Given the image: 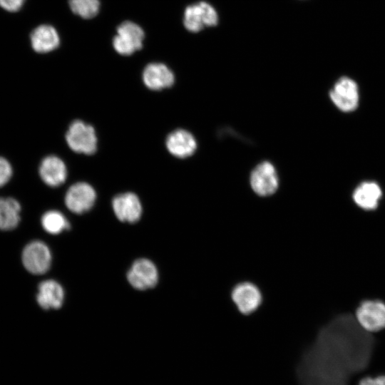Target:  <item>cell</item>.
Instances as JSON below:
<instances>
[{
    "label": "cell",
    "instance_id": "cell-9",
    "mask_svg": "<svg viewBox=\"0 0 385 385\" xmlns=\"http://www.w3.org/2000/svg\"><path fill=\"white\" fill-rule=\"evenodd\" d=\"M278 177L274 165L267 161L259 164L250 175V185L258 195L266 197L274 194L278 188Z\"/></svg>",
    "mask_w": 385,
    "mask_h": 385
},
{
    "label": "cell",
    "instance_id": "cell-14",
    "mask_svg": "<svg viewBox=\"0 0 385 385\" xmlns=\"http://www.w3.org/2000/svg\"><path fill=\"white\" fill-rule=\"evenodd\" d=\"M165 144L168 150L180 158L192 155L197 149V142L194 136L183 129H178L170 133Z\"/></svg>",
    "mask_w": 385,
    "mask_h": 385
},
{
    "label": "cell",
    "instance_id": "cell-21",
    "mask_svg": "<svg viewBox=\"0 0 385 385\" xmlns=\"http://www.w3.org/2000/svg\"><path fill=\"white\" fill-rule=\"evenodd\" d=\"M71 11L83 19H91L99 11V0H69Z\"/></svg>",
    "mask_w": 385,
    "mask_h": 385
},
{
    "label": "cell",
    "instance_id": "cell-24",
    "mask_svg": "<svg viewBox=\"0 0 385 385\" xmlns=\"http://www.w3.org/2000/svg\"><path fill=\"white\" fill-rule=\"evenodd\" d=\"M26 0H0V6L10 12L20 10Z\"/></svg>",
    "mask_w": 385,
    "mask_h": 385
},
{
    "label": "cell",
    "instance_id": "cell-7",
    "mask_svg": "<svg viewBox=\"0 0 385 385\" xmlns=\"http://www.w3.org/2000/svg\"><path fill=\"white\" fill-rule=\"evenodd\" d=\"M329 96L338 109L343 112H351L359 104L358 85L351 78L341 77L330 91Z\"/></svg>",
    "mask_w": 385,
    "mask_h": 385
},
{
    "label": "cell",
    "instance_id": "cell-1",
    "mask_svg": "<svg viewBox=\"0 0 385 385\" xmlns=\"http://www.w3.org/2000/svg\"><path fill=\"white\" fill-rule=\"evenodd\" d=\"M375 345L354 315L343 314L323 325L301 352L297 374L301 385H349L363 376Z\"/></svg>",
    "mask_w": 385,
    "mask_h": 385
},
{
    "label": "cell",
    "instance_id": "cell-20",
    "mask_svg": "<svg viewBox=\"0 0 385 385\" xmlns=\"http://www.w3.org/2000/svg\"><path fill=\"white\" fill-rule=\"evenodd\" d=\"M43 228L48 233L56 235L70 228V224L62 213L56 210H50L41 217Z\"/></svg>",
    "mask_w": 385,
    "mask_h": 385
},
{
    "label": "cell",
    "instance_id": "cell-25",
    "mask_svg": "<svg viewBox=\"0 0 385 385\" xmlns=\"http://www.w3.org/2000/svg\"><path fill=\"white\" fill-rule=\"evenodd\" d=\"M357 381H358V380H354V381H352L351 382V383H357ZM350 384H349V385H350Z\"/></svg>",
    "mask_w": 385,
    "mask_h": 385
},
{
    "label": "cell",
    "instance_id": "cell-6",
    "mask_svg": "<svg viewBox=\"0 0 385 385\" xmlns=\"http://www.w3.org/2000/svg\"><path fill=\"white\" fill-rule=\"evenodd\" d=\"M143 39L144 32L138 24L125 21L118 27L113 45L118 53L129 56L142 48Z\"/></svg>",
    "mask_w": 385,
    "mask_h": 385
},
{
    "label": "cell",
    "instance_id": "cell-3",
    "mask_svg": "<svg viewBox=\"0 0 385 385\" xmlns=\"http://www.w3.org/2000/svg\"><path fill=\"white\" fill-rule=\"evenodd\" d=\"M358 324L367 332L376 334L385 329V303L379 300H365L356 309Z\"/></svg>",
    "mask_w": 385,
    "mask_h": 385
},
{
    "label": "cell",
    "instance_id": "cell-11",
    "mask_svg": "<svg viewBox=\"0 0 385 385\" xmlns=\"http://www.w3.org/2000/svg\"><path fill=\"white\" fill-rule=\"evenodd\" d=\"M96 199L93 188L86 183L80 182L69 188L65 196V203L71 212L82 214L93 206Z\"/></svg>",
    "mask_w": 385,
    "mask_h": 385
},
{
    "label": "cell",
    "instance_id": "cell-17",
    "mask_svg": "<svg viewBox=\"0 0 385 385\" xmlns=\"http://www.w3.org/2000/svg\"><path fill=\"white\" fill-rule=\"evenodd\" d=\"M382 196L380 186L375 182L366 181L359 185L353 192L352 198L356 205L365 210H374Z\"/></svg>",
    "mask_w": 385,
    "mask_h": 385
},
{
    "label": "cell",
    "instance_id": "cell-23",
    "mask_svg": "<svg viewBox=\"0 0 385 385\" xmlns=\"http://www.w3.org/2000/svg\"><path fill=\"white\" fill-rule=\"evenodd\" d=\"M357 385H385V375L361 376L359 378Z\"/></svg>",
    "mask_w": 385,
    "mask_h": 385
},
{
    "label": "cell",
    "instance_id": "cell-8",
    "mask_svg": "<svg viewBox=\"0 0 385 385\" xmlns=\"http://www.w3.org/2000/svg\"><path fill=\"white\" fill-rule=\"evenodd\" d=\"M22 263L25 269L34 274L46 273L51 264V254L46 244L41 241L29 243L22 252Z\"/></svg>",
    "mask_w": 385,
    "mask_h": 385
},
{
    "label": "cell",
    "instance_id": "cell-26",
    "mask_svg": "<svg viewBox=\"0 0 385 385\" xmlns=\"http://www.w3.org/2000/svg\"><path fill=\"white\" fill-rule=\"evenodd\" d=\"M350 385H357V383H351Z\"/></svg>",
    "mask_w": 385,
    "mask_h": 385
},
{
    "label": "cell",
    "instance_id": "cell-2",
    "mask_svg": "<svg viewBox=\"0 0 385 385\" xmlns=\"http://www.w3.org/2000/svg\"><path fill=\"white\" fill-rule=\"evenodd\" d=\"M66 140L69 148L76 153L93 154L97 149V137L94 128L82 120L71 123Z\"/></svg>",
    "mask_w": 385,
    "mask_h": 385
},
{
    "label": "cell",
    "instance_id": "cell-18",
    "mask_svg": "<svg viewBox=\"0 0 385 385\" xmlns=\"http://www.w3.org/2000/svg\"><path fill=\"white\" fill-rule=\"evenodd\" d=\"M60 39L56 30L50 25H41L31 34L33 49L37 53H48L56 49Z\"/></svg>",
    "mask_w": 385,
    "mask_h": 385
},
{
    "label": "cell",
    "instance_id": "cell-16",
    "mask_svg": "<svg viewBox=\"0 0 385 385\" xmlns=\"http://www.w3.org/2000/svg\"><path fill=\"white\" fill-rule=\"evenodd\" d=\"M63 299V289L57 282L48 279L39 284L36 300L41 308L58 309L61 307Z\"/></svg>",
    "mask_w": 385,
    "mask_h": 385
},
{
    "label": "cell",
    "instance_id": "cell-12",
    "mask_svg": "<svg viewBox=\"0 0 385 385\" xmlns=\"http://www.w3.org/2000/svg\"><path fill=\"white\" fill-rule=\"evenodd\" d=\"M112 207L116 217L121 222L135 223L142 214V205L138 197L133 192L116 195L112 201Z\"/></svg>",
    "mask_w": 385,
    "mask_h": 385
},
{
    "label": "cell",
    "instance_id": "cell-10",
    "mask_svg": "<svg viewBox=\"0 0 385 385\" xmlns=\"http://www.w3.org/2000/svg\"><path fill=\"white\" fill-rule=\"evenodd\" d=\"M127 279L130 285L136 289H150L158 283V270L150 260L139 259L133 263L128 272Z\"/></svg>",
    "mask_w": 385,
    "mask_h": 385
},
{
    "label": "cell",
    "instance_id": "cell-13",
    "mask_svg": "<svg viewBox=\"0 0 385 385\" xmlns=\"http://www.w3.org/2000/svg\"><path fill=\"white\" fill-rule=\"evenodd\" d=\"M143 81L149 89L159 91L172 86L175 76L173 71L165 64L153 63L145 68Z\"/></svg>",
    "mask_w": 385,
    "mask_h": 385
},
{
    "label": "cell",
    "instance_id": "cell-19",
    "mask_svg": "<svg viewBox=\"0 0 385 385\" xmlns=\"http://www.w3.org/2000/svg\"><path fill=\"white\" fill-rule=\"evenodd\" d=\"M21 205L11 197H0V230L15 229L20 222Z\"/></svg>",
    "mask_w": 385,
    "mask_h": 385
},
{
    "label": "cell",
    "instance_id": "cell-22",
    "mask_svg": "<svg viewBox=\"0 0 385 385\" xmlns=\"http://www.w3.org/2000/svg\"><path fill=\"white\" fill-rule=\"evenodd\" d=\"M12 175V168L5 158L0 157V187L9 182Z\"/></svg>",
    "mask_w": 385,
    "mask_h": 385
},
{
    "label": "cell",
    "instance_id": "cell-4",
    "mask_svg": "<svg viewBox=\"0 0 385 385\" xmlns=\"http://www.w3.org/2000/svg\"><path fill=\"white\" fill-rule=\"evenodd\" d=\"M230 297L237 310L244 315L254 313L263 301V295L259 287L249 281L236 284L232 288Z\"/></svg>",
    "mask_w": 385,
    "mask_h": 385
},
{
    "label": "cell",
    "instance_id": "cell-15",
    "mask_svg": "<svg viewBox=\"0 0 385 385\" xmlns=\"http://www.w3.org/2000/svg\"><path fill=\"white\" fill-rule=\"evenodd\" d=\"M39 175L46 185L51 187H57L63 183L66 179V166L58 157L49 155L41 161L39 167Z\"/></svg>",
    "mask_w": 385,
    "mask_h": 385
},
{
    "label": "cell",
    "instance_id": "cell-5",
    "mask_svg": "<svg viewBox=\"0 0 385 385\" xmlns=\"http://www.w3.org/2000/svg\"><path fill=\"white\" fill-rule=\"evenodd\" d=\"M218 15L212 6L205 1L188 6L184 12L183 24L190 32H198L205 27L215 26Z\"/></svg>",
    "mask_w": 385,
    "mask_h": 385
}]
</instances>
